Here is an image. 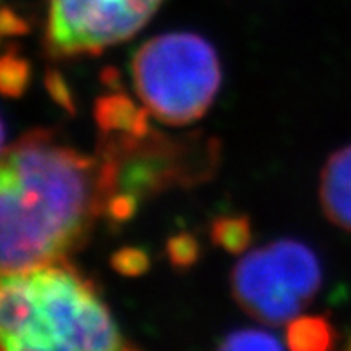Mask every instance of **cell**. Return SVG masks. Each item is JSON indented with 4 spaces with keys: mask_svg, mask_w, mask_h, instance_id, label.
<instances>
[{
    "mask_svg": "<svg viewBox=\"0 0 351 351\" xmlns=\"http://www.w3.org/2000/svg\"><path fill=\"white\" fill-rule=\"evenodd\" d=\"M102 213L101 162L31 131L4 147L0 172V265L20 273L66 260Z\"/></svg>",
    "mask_w": 351,
    "mask_h": 351,
    "instance_id": "6da1fadb",
    "label": "cell"
},
{
    "mask_svg": "<svg viewBox=\"0 0 351 351\" xmlns=\"http://www.w3.org/2000/svg\"><path fill=\"white\" fill-rule=\"evenodd\" d=\"M0 337L5 351L131 348L90 280L66 260L2 273Z\"/></svg>",
    "mask_w": 351,
    "mask_h": 351,
    "instance_id": "7a4b0ae2",
    "label": "cell"
},
{
    "mask_svg": "<svg viewBox=\"0 0 351 351\" xmlns=\"http://www.w3.org/2000/svg\"><path fill=\"white\" fill-rule=\"evenodd\" d=\"M131 74L143 106L169 125L201 119L221 86L217 52L192 33L162 34L143 43L134 54Z\"/></svg>",
    "mask_w": 351,
    "mask_h": 351,
    "instance_id": "3957f363",
    "label": "cell"
},
{
    "mask_svg": "<svg viewBox=\"0 0 351 351\" xmlns=\"http://www.w3.org/2000/svg\"><path fill=\"white\" fill-rule=\"evenodd\" d=\"M323 283L319 260L310 247L283 239L244 254L231 273L237 303L265 324L296 319Z\"/></svg>",
    "mask_w": 351,
    "mask_h": 351,
    "instance_id": "277c9868",
    "label": "cell"
},
{
    "mask_svg": "<svg viewBox=\"0 0 351 351\" xmlns=\"http://www.w3.org/2000/svg\"><path fill=\"white\" fill-rule=\"evenodd\" d=\"M162 0H49L45 45L54 58L99 54L134 36Z\"/></svg>",
    "mask_w": 351,
    "mask_h": 351,
    "instance_id": "5b68a950",
    "label": "cell"
},
{
    "mask_svg": "<svg viewBox=\"0 0 351 351\" xmlns=\"http://www.w3.org/2000/svg\"><path fill=\"white\" fill-rule=\"evenodd\" d=\"M319 199L330 222L351 231V145L328 158L321 172Z\"/></svg>",
    "mask_w": 351,
    "mask_h": 351,
    "instance_id": "8992f818",
    "label": "cell"
},
{
    "mask_svg": "<svg viewBox=\"0 0 351 351\" xmlns=\"http://www.w3.org/2000/svg\"><path fill=\"white\" fill-rule=\"evenodd\" d=\"M95 122L102 134H133V136H143L151 131L147 122V108L134 106L124 93H110L102 95L95 101Z\"/></svg>",
    "mask_w": 351,
    "mask_h": 351,
    "instance_id": "52a82bcc",
    "label": "cell"
},
{
    "mask_svg": "<svg viewBox=\"0 0 351 351\" xmlns=\"http://www.w3.org/2000/svg\"><path fill=\"white\" fill-rule=\"evenodd\" d=\"M337 333L323 315H303L287 326V346L294 351H326L335 346Z\"/></svg>",
    "mask_w": 351,
    "mask_h": 351,
    "instance_id": "ba28073f",
    "label": "cell"
},
{
    "mask_svg": "<svg viewBox=\"0 0 351 351\" xmlns=\"http://www.w3.org/2000/svg\"><path fill=\"white\" fill-rule=\"evenodd\" d=\"M210 237L213 244L228 253L241 254L251 244V222L245 215H222L213 221Z\"/></svg>",
    "mask_w": 351,
    "mask_h": 351,
    "instance_id": "9c48e42d",
    "label": "cell"
},
{
    "mask_svg": "<svg viewBox=\"0 0 351 351\" xmlns=\"http://www.w3.org/2000/svg\"><path fill=\"white\" fill-rule=\"evenodd\" d=\"M31 65L20 58L19 52L10 49L0 61V90L5 97H20L29 86Z\"/></svg>",
    "mask_w": 351,
    "mask_h": 351,
    "instance_id": "30bf717a",
    "label": "cell"
},
{
    "mask_svg": "<svg viewBox=\"0 0 351 351\" xmlns=\"http://www.w3.org/2000/svg\"><path fill=\"white\" fill-rule=\"evenodd\" d=\"M221 350H282L283 344L274 335L262 330H241L222 341Z\"/></svg>",
    "mask_w": 351,
    "mask_h": 351,
    "instance_id": "8fae6325",
    "label": "cell"
},
{
    "mask_svg": "<svg viewBox=\"0 0 351 351\" xmlns=\"http://www.w3.org/2000/svg\"><path fill=\"white\" fill-rule=\"evenodd\" d=\"M110 263L111 267L122 276H142L143 273L149 271L151 258H149L147 251L140 250V247H122L111 254Z\"/></svg>",
    "mask_w": 351,
    "mask_h": 351,
    "instance_id": "7c38bea8",
    "label": "cell"
},
{
    "mask_svg": "<svg viewBox=\"0 0 351 351\" xmlns=\"http://www.w3.org/2000/svg\"><path fill=\"white\" fill-rule=\"evenodd\" d=\"M167 256L171 260L172 267L189 269L199 258V244L189 233L171 237L167 241Z\"/></svg>",
    "mask_w": 351,
    "mask_h": 351,
    "instance_id": "4fadbf2b",
    "label": "cell"
},
{
    "mask_svg": "<svg viewBox=\"0 0 351 351\" xmlns=\"http://www.w3.org/2000/svg\"><path fill=\"white\" fill-rule=\"evenodd\" d=\"M45 86L47 92L51 93V97L54 99V102L58 106H61L66 113L74 115L75 113V102L74 95L70 92L69 84H66L65 77L61 75L60 70L49 69L45 74Z\"/></svg>",
    "mask_w": 351,
    "mask_h": 351,
    "instance_id": "5bb4252c",
    "label": "cell"
},
{
    "mask_svg": "<svg viewBox=\"0 0 351 351\" xmlns=\"http://www.w3.org/2000/svg\"><path fill=\"white\" fill-rule=\"evenodd\" d=\"M138 208V197L133 194H115L111 195L104 204V212L111 222L122 224L128 222Z\"/></svg>",
    "mask_w": 351,
    "mask_h": 351,
    "instance_id": "9a60e30c",
    "label": "cell"
},
{
    "mask_svg": "<svg viewBox=\"0 0 351 351\" xmlns=\"http://www.w3.org/2000/svg\"><path fill=\"white\" fill-rule=\"evenodd\" d=\"M0 31L2 36H20L29 31L27 22L14 14L10 8H2V19H0Z\"/></svg>",
    "mask_w": 351,
    "mask_h": 351,
    "instance_id": "2e32d148",
    "label": "cell"
},
{
    "mask_svg": "<svg viewBox=\"0 0 351 351\" xmlns=\"http://www.w3.org/2000/svg\"><path fill=\"white\" fill-rule=\"evenodd\" d=\"M102 79H104V83L110 84V86H113V88L121 84V81H119V74H117L113 69L104 70V72H102Z\"/></svg>",
    "mask_w": 351,
    "mask_h": 351,
    "instance_id": "e0dca14e",
    "label": "cell"
},
{
    "mask_svg": "<svg viewBox=\"0 0 351 351\" xmlns=\"http://www.w3.org/2000/svg\"><path fill=\"white\" fill-rule=\"evenodd\" d=\"M348 348H350V350H351V337H350V344H348Z\"/></svg>",
    "mask_w": 351,
    "mask_h": 351,
    "instance_id": "ac0fdd59",
    "label": "cell"
}]
</instances>
